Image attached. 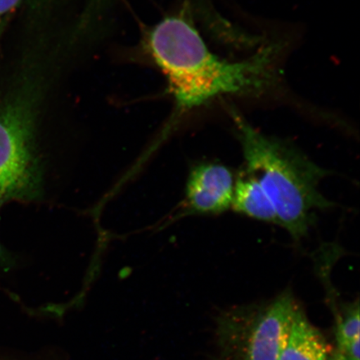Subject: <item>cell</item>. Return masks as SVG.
<instances>
[{"instance_id": "obj_11", "label": "cell", "mask_w": 360, "mask_h": 360, "mask_svg": "<svg viewBox=\"0 0 360 360\" xmlns=\"http://www.w3.org/2000/svg\"><path fill=\"white\" fill-rule=\"evenodd\" d=\"M0 360H22L19 359L4 356V355H0Z\"/></svg>"}, {"instance_id": "obj_2", "label": "cell", "mask_w": 360, "mask_h": 360, "mask_svg": "<svg viewBox=\"0 0 360 360\" xmlns=\"http://www.w3.org/2000/svg\"><path fill=\"white\" fill-rule=\"evenodd\" d=\"M245 163V172L262 186L276 211L278 224L296 242L309 235L317 213L335 206L319 191L330 171L299 148L259 131L232 112Z\"/></svg>"}, {"instance_id": "obj_6", "label": "cell", "mask_w": 360, "mask_h": 360, "mask_svg": "<svg viewBox=\"0 0 360 360\" xmlns=\"http://www.w3.org/2000/svg\"><path fill=\"white\" fill-rule=\"evenodd\" d=\"M330 347L322 333L300 307L291 322L278 360H328Z\"/></svg>"}, {"instance_id": "obj_1", "label": "cell", "mask_w": 360, "mask_h": 360, "mask_svg": "<svg viewBox=\"0 0 360 360\" xmlns=\"http://www.w3.org/2000/svg\"><path fill=\"white\" fill-rule=\"evenodd\" d=\"M148 49L168 81L176 114L228 96L260 94L276 81V51L261 49L246 60H224L211 52L190 22L165 18L150 31Z\"/></svg>"}, {"instance_id": "obj_8", "label": "cell", "mask_w": 360, "mask_h": 360, "mask_svg": "<svg viewBox=\"0 0 360 360\" xmlns=\"http://www.w3.org/2000/svg\"><path fill=\"white\" fill-rule=\"evenodd\" d=\"M338 353L349 360H359L360 321L359 300L335 306Z\"/></svg>"}, {"instance_id": "obj_5", "label": "cell", "mask_w": 360, "mask_h": 360, "mask_svg": "<svg viewBox=\"0 0 360 360\" xmlns=\"http://www.w3.org/2000/svg\"><path fill=\"white\" fill-rule=\"evenodd\" d=\"M235 175L227 166L201 163L193 166L187 179L184 214L215 215L232 207Z\"/></svg>"}, {"instance_id": "obj_9", "label": "cell", "mask_w": 360, "mask_h": 360, "mask_svg": "<svg viewBox=\"0 0 360 360\" xmlns=\"http://www.w3.org/2000/svg\"><path fill=\"white\" fill-rule=\"evenodd\" d=\"M22 0H0V34Z\"/></svg>"}, {"instance_id": "obj_7", "label": "cell", "mask_w": 360, "mask_h": 360, "mask_svg": "<svg viewBox=\"0 0 360 360\" xmlns=\"http://www.w3.org/2000/svg\"><path fill=\"white\" fill-rule=\"evenodd\" d=\"M231 209L258 221L278 224L276 211L267 193L256 179L245 172L236 180Z\"/></svg>"}, {"instance_id": "obj_4", "label": "cell", "mask_w": 360, "mask_h": 360, "mask_svg": "<svg viewBox=\"0 0 360 360\" xmlns=\"http://www.w3.org/2000/svg\"><path fill=\"white\" fill-rule=\"evenodd\" d=\"M300 307L285 290L265 302L226 310L217 321L214 360H278Z\"/></svg>"}, {"instance_id": "obj_10", "label": "cell", "mask_w": 360, "mask_h": 360, "mask_svg": "<svg viewBox=\"0 0 360 360\" xmlns=\"http://www.w3.org/2000/svg\"><path fill=\"white\" fill-rule=\"evenodd\" d=\"M331 360H349L348 358H346L344 356L343 354H341L340 353H337L335 354V356Z\"/></svg>"}, {"instance_id": "obj_3", "label": "cell", "mask_w": 360, "mask_h": 360, "mask_svg": "<svg viewBox=\"0 0 360 360\" xmlns=\"http://www.w3.org/2000/svg\"><path fill=\"white\" fill-rule=\"evenodd\" d=\"M37 101L36 88L26 87L0 103V210L12 201L42 198L43 166L36 146ZM8 263L0 245V268Z\"/></svg>"}]
</instances>
